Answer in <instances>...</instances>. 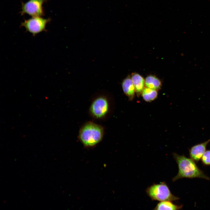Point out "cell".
I'll return each instance as SVG.
<instances>
[{
  "label": "cell",
  "mask_w": 210,
  "mask_h": 210,
  "mask_svg": "<svg viewBox=\"0 0 210 210\" xmlns=\"http://www.w3.org/2000/svg\"><path fill=\"white\" fill-rule=\"evenodd\" d=\"M142 94L144 99L148 102L153 100L157 98L158 92L156 90L146 87L143 90Z\"/></svg>",
  "instance_id": "12"
},
{
  "label": "cell",
  "mask_w": 210,
  "mask_h": 210,
  "mask_svg": "<svg viewBox=\"0 0 210 210\" xmlns=\"http://www.w3.org/2000/svg\"><path fill=\"white\" fill-rule=\"evenodd\" d=\"M50 21L49 18H44L41 17H32V18L25 20L21 24L26 30L35 36L38 34L46 31L47 24Z\"/></svg>",
  "instance_id": "5"
},
{
  "label": "cell",
  "mask_w": 210,
  "mask_h": 210,
  "mask_svg": "<svg viewBox=\"0 0 210 210\" xmlns=\"http://www.w3.org/2000/svg\"><path fill=\"white\" fill-rule=\"evenodd\" d=\"M183 206L178 205L172 203L171 201H165L160 202L155 207L154 210H179Z\"/></svg>",
  "instance_id": "11"
},
{
  "label": "cell",
  "mask_w": 210,
  "mask_h": 210,
  "mask_svg": "<svg viewBox=\"0 0 210 210\" xmlns=\"http://www.w3.org/2000/svg\"><path fill=\"white\" fill-rule=\"evenodd\" d=\"M210 142V139L203 143L195 145L189 149V155L195 161L198 162L206 151L207 145Z\"/></svg>",
  "instance_id": "7"
},
{
  "label": "cell",
  "mask_w": 210,
  "mask_h": 210,
  "mask_svg": "<svg viewBox=\"0 0 210 210\" xmlns=\"http://www.w3.org/2000/svg\"><path fill=\"white\" fill-rule=\"evenodd\" d=\"M131 78L137 94L142 92L145 85V79L138 73H132Z\"/></svg>",
  "instance_id": "9"
},
{
  "label": "cell",
  "mask_w": 210,
  "mask_h": 210,
  "mask_svg": "<svg viewBox=\"0 0 210 210\" xmlns=\"http://www.w3.org/2000/svg\"><path fill=\"white\" fill-rule=\"evenodd\" d=\"M147 195L153 200L159 201L178 200L179 198L173 195L167 184L163 182L159 184H154L146 190Z\"/></svg>",
  "instance_id": "4"
},
{
  "label": "cell",
  "mask_w": 210,
  "mask_h": 210,
  "mask_svg": "<svg viewBox=\"0 0 210 210\" xmlns=\"http://www.w3.org/2000/svg\"><path fill=\"white\" fill-rule=\"evenodd\" d=\"M104 133V130L102 126L89 121L85 123L80 128L78 138L85 147H92L101 141Z\"/></svg>",
  "instance_id": "3"
},
{
  "label": "cell",
  "mask_w": 210,
  "mask_h": 210,
  "mask_svg": "<svg viewBox=\"0 0 210 210\" xmlns=\"http://www.w3.org/2000/svg\"><path fill=\"white\" fill-rule=\"evenodd\" d=\"M48 0H29L22 3L21 15L26 14L32 17H41L44 15L43 5Z\"/></svg>",
  "instance_id": "6"
},
{
  "label": "cell",
  "mask_w": 210,
  "mask_h": 210,
  "mask_svg": "<svg viewBox=\"0 0 210 210\" xmlns=\"http://www.w3.org/2000/svg\"><path fill=\"white\" fill-rule=\"evenodd\" d=\"M122 87L124 93L130 99H132L134 96L136 90L130 76H127L123 80Z\"/></svg>",
  "instance_id": "8"
},
{
  "label": "cell",
  "mask_w": 210,
  "mask_h": 210,
  "mask_svg": "<svg viewBox=\"0 0 210 210\" xmlns=\"http://www.w3.org/2000/svg\"><path fill=\"white\" fill-rule=\"evenodd\" d=\"M145 85L146 87L156 90L160 89L162 86L160 80L153 75H149L145 79Z\"/></svg>",
  "instance_id": "10"
},
{
  "label": "cell",
  "mask_w": 210,
  "mask_h": 210,
  "mask_svg": "<svg viewBox=\"0 0 210 210\" xmlns=\"http://www.w3.org/2000/svg\"><path fill=\"white\" fill-rule=\"evenodd\" d=\"M173 156L178 169L177 174L172 179L173 181L185 178H197L210 180L209 177L198 167L195 161L192 159L176 153H173Z\"/></svg>",
  "instance_id": "2"
},
{
  "label": "cell",
  "mask_w": 210,
  "mask_h": 210,
  "mask_svg": "<svg viewBox=\"0 0 210 210\" xmlns=\"http://www.w3.org/2000/svg\"><path fill=\"white\" fill-rule=\"evenodd\" d=\"M113 99L108 93L101 92L92 99L89 108L90 115L93 119L105 120L110 117L113 108Z\"/></svg>",
  "instance_id": "1"
},
{
  "label": "cell",
  "mask_w": 210,
  "mask_h": 210,
  "mask_svg": "<svg viewBox=\"0 0 210 210\" xmlns=\"http://www.w3.org/2000/svg\"><path fill=\"white\" fill-rule=\"evenodd\" d=\"M202 163L206 165H210V150L206 151L201 158Z\"/></svg>",
  "instance_id": "13"
}]
</instances>
